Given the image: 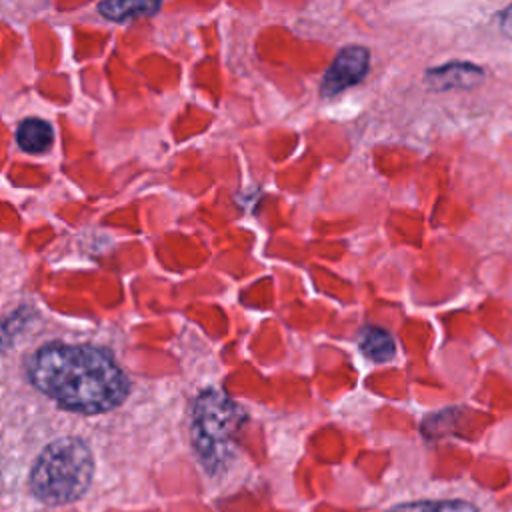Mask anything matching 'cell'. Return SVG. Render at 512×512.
<instances>
[{
    "label": "cell",
    "instance_id": "5b68a950",
    "mask_svg": "<svg viewBox=\"0 0 512 512\" xmlns=\"http://www.w3.org/2000/svg\"><path fill=\"white\" fill-rule=\"evenodd\" d=\"M484 80V70L472 62H446L424 72V82L438 92L470 90Z\"/></svg>",
    "mask_w": 512,
    "mask_h": 512
},
{
    "label": "cell",
    "instance_id": "3957f363",
    "mask_svg": "<svg viewBox=\"0 0 512 512\" xmlns=\"http://www.w3.org/2000/svg\"><path fill=\"white\" fill-rule=\"evenodd\" d=\"M92 472L88 446L76 438H62L48 444L38 456L30 474V488L46 504H66L86 492Z\"/></svg>",
    "mask_w": 512,
    "mask_h": 512
},
{
    "label": "cell",
    "instance_id": "ba28073f",
    "mask_svg": "<svg viewBox=\"0 0 512 512\" xmlns=\"http://www.w3.org/2000/svg\"><path fill=\"white\" fill-rule=\"evenodd\" d=\"M54 138L52 126L42 118H26L16 128V142L24 152L30 154H42L50 148Z\"/></svg>",
    "mask_w": 512,
    "mask_h": 512
},
{
    "label": "cell",
    "instance_id": "277c9868",
    "mask_svg": "<svg viewBox=\"0 0 512 512\" xmlns=\"http://www.w3.org/2000/svg\"><path fill=\"white\" fill-rule=\"evenodd\" d=\"M368 68H370L368 48L356 46V44L342 48L322 76L320 96L332 98L356 86L360 80H364V76L368 74Z\"/></svg>",
    "mask_w": 512,
    "mask_h": 512
},
{
    "label": "cell",
    "instance_id": "6da1fadb",
    "mask_svg": "<svg viewBox=\"0 0 512 512\" xmlns=\"http://www.w3.org/2000/svg\"><path fill=\"white\" fill-rule=\"evenodd\" d=\"M38 390L68 410L96 414L116 408L128 394V380L112 354L88 344H48L30 360Z\"/></svg>",
    "mask_w": 512,
    "mask_h": 512
},
{
    "label": "cell",
    "instance_id": "52a82bcc",
    "mask_svg": "<svg viewBox=\"0 0 512 512\" xmlns=\"http://www.w3.org/2000/svg\"><path fill=\"white\" fill-rule=\"evenodd\" d=\"M358 348L366 358L374 362H388L396 354V340L386 328L368 324L360 330Z\"/></svg>",
    "mask_w": 512,
    "mask_h": 512
},
{
    "label": "cell",
    "instance_id": "7a4b0ae2",
    "mask_svg": "<svg viewBox=\"0 0 512 512\" xmlns=\"http://www.w3.org/2000/svg\"><path fill=\"white\" fill-rule=\"evenodd\" d=\"M246 420V410L220 388H206L196 396L190 436L196 458L208 474H220L230 466Z\"/></svg>",
    "mask_w": 512,
    "mask_h": 512
},
{
    "label": "cell",
    "instance_id": "8992f818",
    "mask_svg": "<svg viewBox=\"0 0 512 512\" xmlns=\"http://www.w3.org/2000/svg\"><path fill=\"white\" fill-rule=\"evenodd\" d=\"M162 6V0H102L98 12L112 22H126L136 18L154 16Z\"/></svg>",
    "mask_w": 512,
    "mask_h": 512
},
{
    "label": "cell",
    "instance_id": "30bf717a",
    "mask_svg": "<svg viewBox=\"0 0 512 512\" xmlns=\"http://www.w3.org/2000/svg\"><path fill=\"white\" fill-rule=\"evenodd\" d=\"M500 30L508 40H512V4L500 16Z\"/></svg>",
    "mask_w": 512,
    "mask_h": 512
},
{
    "label": "cell",
    "instance_id": "9c48e42d",
    "mask_svg": "<svg viewBox=\"0 0 512 512\" xmlns=\"http://www.w3.org/2000/svg\"><path fill=\"white\" fill-rule=\"evenodd\" d=\"M386 512H480L478 506L462 498H424L400 502Z\"/></svg>",
    "mask_w": 512,
    "mask_h": 512
}]
</instances>
